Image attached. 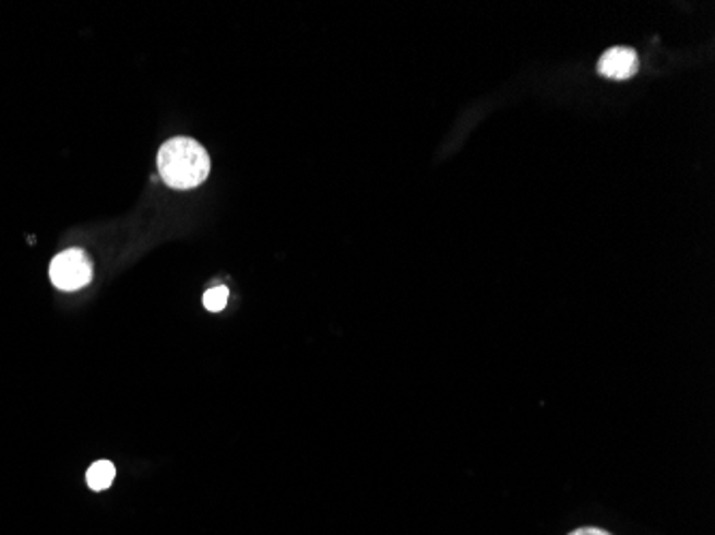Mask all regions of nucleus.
Returning a JSON list of instances; mask_svg holds the SVG:
<instances>
[{"label":"nucleus","instance_id":"f257e3e1","mask_svg":"<svg viewBox=\"0 0 715 535\" xmlns=\"http://www.w3.org/2000/svg\"><path fill=\"white\" fill-rule=\"evenodd\" d=\"M159 174L171 189L200 187L211 174V157L202 144L189 138H174L166 142L157 157Z\"/></svg>","mask_w":715,"mask_h":535},{"label":"nucleus","instance_id":"f03ea898","mask_svg":"<svg viewBox=\"0 0 715 535\" xmlns=\"http://www.w3.org/2000/svg\"><path fill=\"white\" fill-rule=\"evenodd\" d=\"M50 278L62 292H78L93 278V264L80 249H69L56 255L50 264Z\"/></svg>","mask_w":715,"mask_h":535},{"label":"nucleus","instance_id":"7ed1b4c3","mask_svg":"<svg viewBox=\"0 0 715 535\" xmlns=\"http://www.w3.org/2000/svg\"><path fill=\"white\" fill-rule=\"evenodd\" d=\"M598 71L610 80H628L639 71V56L630 48H612L600 58Z\"/></svg>","mask_w":715,"mask_h":535},{"label":"nucleus","instance_id":"20e7f679","mask_svg":"<svg viewBox=\"0 0 715 535\" xmlns=\"http://www.w3.org/2000/svg\"><path fill=\"white\" fill-rule=\"evenodd\" d=\"M114 478H116V467L111 465L110 461H99V463H95V465L88 469V476H86L88 486H91L93 490H106V488H110Z\"/></svg>","mask_w":715,"mask_h":535},{"label":"nucleus","instance_id":"39448f33","mask_svg":"<svg viewBox=\"0 0 715 535\" xmlns=\"http://www.w3.org/2000/svg\"><path fill=\"white\" fill-rule=\"evenodd\" d=\"M227 298H229V289L225 285H219V287H213L204 294V307L213 313H219L225 307H227Z\"/></svg>","mask_w":715,"mask_h":535},{"label":"nucleus","instance_id":"423d86ee","mask_svg":"<svg viewBox=\"0 0 715 535\" xmlns=\"http://www.w3.org/2000/svg\"><path fill=\"white\" fill-rule=\"evenodd\" d=\"M570 535H610L605 530H598V527H583V530H576Z\"/></svg>","mask_w":715,"mask_h":535}]
</instances>
